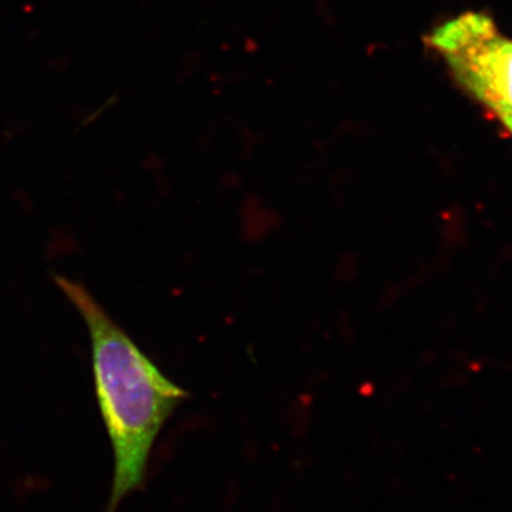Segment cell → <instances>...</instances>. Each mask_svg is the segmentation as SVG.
I'll return each mask as SVG.
<instances>
[{
    "instance_id": "obj_2",
    "label": "cell",
    "mask_w": 512,
    "mask_h": 512,
    "mask_svg": "<svg viewBox=\"0 0 512 512\" xmlns=\"http://www.w3.org/2000/svg\"><path fill=\"white\" fill-rule=\"evenodd\" d=\"M427 43L456 82L498 119L512 116V40L485 13L468 12L437 26Z\"/></svg>"
},
{
    "instance_id": "obj_1",
    "label": "cell",
    "mask_w": 512,
    "mask_h": 512,
    "mask_svg": "<svg viewBox=\"0 0 512 512\" xmlns=\"http://www.w3.org/2000/svg\"><path fill=\"white\" fill-rule=\"evenodd\" d=\"M53 281L89 332L97 403L114 456L113 487L103 512H117L143 484L154 441L188 394L161 373L86 286L59 274Z\"/></svg>"
},
{
    "instance_id": "obj_3",
    "label": "cell",
    "mask_w": 512,
    "mask_h": 512,
    "mask_svg": "<svg viewBox=\"0 0 512 512\" xmlns=\"http://www.w3.org/2000/svg\"><path fill=\"white\" fill-rule=\"evenodd\" d=\"M500 121H503L504 127L507 128L508 131H510L512 136V116L510 117H503Z\"/></svg>"
}]
</instances>
